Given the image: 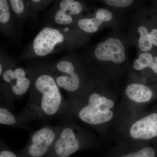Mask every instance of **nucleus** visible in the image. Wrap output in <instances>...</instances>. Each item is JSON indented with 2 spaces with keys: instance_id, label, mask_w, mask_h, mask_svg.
Returning <instances> with one entry per match:
<instances>
[{
  "instance_id": "6",
  "label": "nucleus",
  "mask_w": 157,
  "mask_h": 157,
  "mask_svg": "<svg viewBox=\"0 0 157 157\" xmlns=\"http://www.w3.org/2000/svg\"><path fill=\"white\" fill-rule=\"evenodd\" d=\"M48 67L59 87L67 94L68 99L80 94L90 78L72 55L63 57Z\"/></svg>"
},
{
  "instance_id": "24",
  "label": "nucleus",
  "mask_w": 157,
  "mask_h": 157,
  "mask_svg": "<svg viewBox=\"0 0 157 157\" xmlns=\"http://www.w3.org/2000/svg\"><path fill=\"white\" fill-rule=\"evenodd\" d=\"M150 69L157 75V56L154 57Z\"/></svg>"
},
{
  "instance_id": "21",
  "label": "nucleus",
  "mask_w": 157,
  "mask_h": 157,
  "mask_svg": "<svg viewBox=\"0 0 157 157\" xmlns=\"http://www.w3.org/2000/svg\"><path fill=\"white\" fill-rule=\"evenodd\" d=\"M94 15L97 18L103 22H109L113 18V15L111 11L104 8H100L96 10Z\"/></svg>"
},
{
  "instance_id": "22",
  "label": "nucleus",
  "mask_w": 157,
  "mask_h": 157,
  "mask_svg": "<svg viewBox=\"0 0 157 157\" xmlns=\"http://www.w3.org/2000/svg\"><path fill=\"white\" fill-rule=\"evenodd\" d=\"M0 157H20L17 153L11 149L5 141L1 139V148H0Z\"/></svg>"
},
{
  "instance_id": "18",
  "label": "nucleus",
  "mask_w": 157,
  "mask_h": 157,
  "mask_svg": "<svg viewBox=\"0 0 157 157\" xmlns=\"http://www.w3.org/2000/svg\"><path fill=\"white\" fill-rule=\"evenodd\" d=\"M154 56L148 52L140 54L133 63V67L137 71H141L147 68L150 69Z\"/></svg>"
},
{
  "instance_id": "7",
  "label": "nucleus",
  "mask_w": 157,
  "mask_h": 157,
  "mask_svg": "<svg viewBox=\"0 0 157 157\" xmlns=\"http://www.w3.org/2000/svg\"><path fill=\"white\" fill-rule=\"evenodd\" d=\"M61 128V125H47L35 131L24 147L17 152L20 157H47Z\"/></svg>"
},
{
  "instance_id": "1",
  "label": "nucleus",
  "mask_w": 157,
  "mask_h": 157,
  "mask_svg": "<svg viewBox=\"0 0 157 157\" xmlns=\"http://www.w3.org/2000/svg\"><path fill=\"white\" fill-rule=\"evenodd\" d=\"M31 68L32 82L29 98L17 117L27 123L60 115L65 101L48 66L37 65Z\"/></svg>"
},
{
  "instance_id": "19",
  "label": "nucleus",
  "mask_w": 157,
  "mask_h": 157,
  "mask_svg": "<svg viewBox=\"0 0 157 157\" xmlns=\"http://www.w3.org/2000/svg\"><path fill=\"white\" fill-rule=\"evenodd\" d=\"M56 0H29L31 10L34 15L37 17L38 13L43 11Z\"/></svg>"
},
{
  "instance_id": "15",
  "label": "nucleus",
  "mask_w": 157,
  "mask_h": 157,
  "mask_svg": "<svg viewBox=\"0 0 157 157\" xmlns=\"http://www.w3.org/2000/svg\"><path fill=\"white\" fill-rule=\"evenodd\" d=\"M11 109L3 103L0 106V124L3 125L20 128L30 130V127L27 123L23 122L11 112Z\"/></svg>"
},
{
  "instance_id": "23",
  "label": "nucleus",
  "mask_w": 157,
  "mask_h": 157,
  "mask_svg": "<svg viewBox=\"0 0 157 157\" xmlns=\"http://www.w3.org/2000/svg\"><path fill=\"white\" fill-rule=\"evenodd\" d=\"M149 36L153 45L157 47V29H153L151 31Z\"/></svg>"
},
{
  "instance_id": "11",
  "label": "nucleus",
  "mask_w": 157,
  "mask_h": 157,
  "mask_svg": "<svg viewBox=\"0 0 157 157\" xmlns=\"http://www.w3.org/2000/svg\"><path fill=\"white\" fill-rule=\"evenodd\" d=\"M104 157H157V145L118 143Z\"/></svg>"
},
{
  "instance_id": "8",
  "label": "nucleus",
  "mask_w": 157,
  "mask_h": 157,
  "mask_svg": "<svg viewBox=\"0 0 157 157\" xmlns=\"http://www.w3.org/2000/svg\"><path fill=\"white\" fill-rule=\"evenodd\" d=\"M86 7L82 0H56L46 17L51 25L74 27Z\"/></svg>"
},
{
  "instance_id": "5",
  "label": "nucleus",
  "mask_w": 157,
  "mask_h": 157,
  "mask_svg": "<svg viewBox=\"0 0 157 157\" xmlns=\"http://www.w3.org/2000/svg\"><path fill=\"white\" fill-rule=\"evenodd\" d=\"M75 28L46 26L34 38L24 56L27 58L41 57L59 51L69 50L73 45Z\"/></svg>"
},
{
  "instance_id": "9",
  "label": "nucleus",
  "mask_w": 157,
  "mask_h": 157,
  "mask_svg": "<svg viewBox=\"0 0 157 157\" xmlns=\"http://www.w3.org/2000/svg\"><path fill=\"white\" fill-rule=\"evenodd\" d=\"M118 143L157 145V109L134 121L128 129L126 139Z\"/></svg>"
},
{
  "instance_id": "2",
  "label": "nucleus",
  "mask_w": 157,
  "mask_h": 157,
  "mask_svg": "<svg viewBox=\"0 0 157 157\" xmlns=\"http://www.w3.org/2000/svg\"><path fill=\"white\" fill-rule=\"evenodd\" d=\"M115 103L107 97L92 78L80 94L65 101L60 115L76 118L96 129L114 117Z\"/></svg>"
},
{
  "instance_id": "10",
  "label": "nucleus",
  "mask_w": 157,
  "mask_h": 157,
  "mask_svg": "<svg viewBox=\"0 0 157 157\" xmlns=\"http://www.w3.org/2000/svg\"><path fill=\"white\" fill-rule=\"evenodd\" d=\"M94 54L99 61L111 62L116 64L123 63L126 58L123 44L120 39L114 38H109L99 43Z\"/></svg>"
},
{
  "instance_id": "16",
  "label": "nucleus",
  "mask_w": 157,
  "mask_h": 157,
  "mask_svg": "<svg viewBox=\"0 0 157 157\" xmlns=\"http://www.w3.org/2000/svg\"><path fill=\"white\" fill-rule=\"evenodd\" d=\"M103 23L94 15L91 17H81L77 21L75 25L84 33L92 34L99 29Z\"/></svg>"
},
{
  "instance_id": "14",
  "label": "nucleus",
  "mask_w": 157,
  "mask_h": 157,
  "mask_svg": "<svg viewBox=\"0 0 157 157\" xmlns=\"http://www.w3.org/2000/svg\"><path fill=\"white\" fill-rule=\"evenodd\" d=\"M16 22L22 23L30 17H37L31 10L29 0H8Z\"/></svg>"
},
{
  "instance_id": "17",
  "label": "nucleus",
  "mask_w": 157,
  "mask_h": 157,
  "mask_svg": "<svg viewBox=\"0 0 157 157\" xmlns=\"http://www.w3.org/2000/svg\"><path fill=\"white\" fill-rule=\"evenodd\" d=\"M140 34L138 41V46L140 50L143 52H148L152 48L153 44L151 40L147 29L143 25L140 26L137 29Z\"/></svg>"
},
{
  "instance_id": "4",
  "label": "nucleus",
  "mask_w": 157,
  "mask_h": 157,
  "mask_svg": "<svg viewBox=\"0 0 157 157\" xmlns=\"http://www.w3.org/2000/svg\"><path fill=\"white\" fill-rule=\"evenodd\" d=\"M62 115L61 130L47 157H70L77 152L99 147L97 138L78 126L73 117Z\"/></svg>"
},
{
  "instance_id": "13",
  "label": "nucleus",
  "mask_w": 157,
  "mask_h": 157,
  "mask_svg": "<svg viewBox=\"0 0 157 157\" xmlns=\"http://www.w3.org/2000/svg\"><path fill=\"white\" fill-rule=\"evenodd\" d=\"M16 19L8 0H0V28L2 33L13 38L17 35Z\"/></svg>"
},
{
  "instance_id": "12",
  "label": "nucleus",
  "mask_w": 157,
  "mask_h": 157,
  "mask_svg": "<svg viewBox=\"0 0 157 157\" xmlns=\"http://www.w3.org/2000/svg\"><path fill=\"white\" fill-rule=\"evenodd\" d=\"M125 94L130 101L139 104L150 103L156 98V94L152 89L142 83H133L126 88Z\"/></svg>"
},
{
  "instance_id": "3",
  "label": "nucleus",
  "mask_w": 157,
  "mask_h": 157,
  "mask_svg": "<svg viewBox=\"0 0 157 157\" xmlns=\"http://www.w3.org/2000/svg\"><path fill=\"white\" fill-rule=\"evenodd\" d=\"M1 103L12 110L13 103L29 91L32 82L31 68L18 66L14 60L1 52Z\"/></svg>"
},
{
  "instance_id": "20",
  "label": "nucleus",
  "mask_w": 157,
  "mask_h": 157,
  "mask_svg": "<svg viewBox=\"0 0 157 157\" xmlns=\"http://www.w3.org/2000/svg\"><path fill=\"white\" fill-rule=\"evenodd\" d=\"M106 6L117 9H124L132 6L135 0H101Z\"/></svg>"
}]
</instances>
